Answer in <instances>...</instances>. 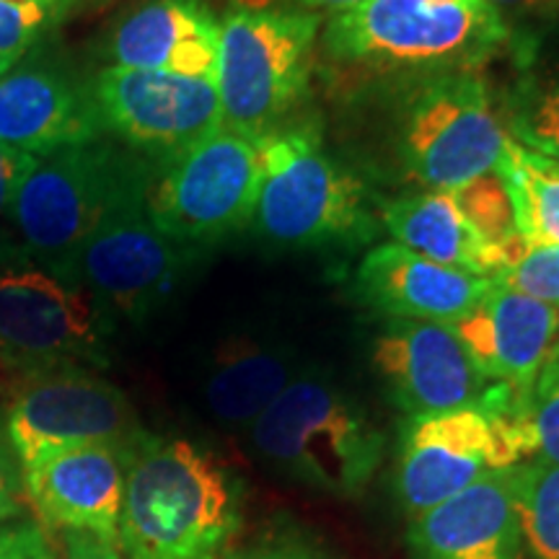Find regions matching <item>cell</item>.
Returning <instances> with one entry per match:
<instances>
[{
	"mask_svg": "<svg viewBox=\"0 0 559 559\" xmlns=\"http://www.w3.org/2000/svg\"><path fill=\"white\" fill-rule=\"evenodd\" d=\"M243 523L241 481L181 438L128 449L117 544L124 559H223Z\"/></svg>",
	"mask_w": 559,
	"mask_h": 559,
	"instance_id": "1",
	"label": "cell"
},
{
	"mask_svg": "<svg viewBox=\"0 0 559 559\" xmlns=\"http://www.w3.org/2000/svg\"><path fill=\"white\" fill-rule=\"evenodd\" d=\"M508 26L487 0H362L326 21L321 47L379 73H469L502 50Z\"/></svg>",
	"mask_w": 559,
	"mask_h": 559,
	"instance_id": "2",
	"label": "cell"
},
{
	"mask_svg": "<svg viewBox=\"0 0 559 559\" xmlns=\"http://www.w3.org/2000/svg\"><path fill=\"white\" fill-rule=\"evenodd\" d=\"M151 171L145 156L107 138L37 156L11 207L21 247L73 277L79 249L117 210L148 194Z\"/></svg>",
	"mask_w": 559,
	"mask_h": 559,
	"instance_id": "3",
	"label": "cell"
},
{
	"mask_svg": "<svg viewBox=\"0 0 559 559\" xmlns=\"http://www.w3.org/2000/svg\"><path fill=\"white\" fill-rule=\"evenodd\" d=\"M272 469L332 498H358L379 472L383 432L353 394L306 370L249 428Z\"/></svg>",
	"mask_w": 559,
	"mask_h": 559,
	"instance_id": "4",
	"label": "cell"
},
{
	"mask_svg": "<svg viewBox=\"0 0 559 559\" xmlns=\"http://www.w3.org/2000/svg\"><path fill=\"white\" fill-rule=\"evenodd\" d=\"M262 185L251 228L280 249H324L376 236L366 185L337 164L317 128L285 124L260 138Z\"/></svg>",
	"mask_w": 559,
	"mask_h": 559,
	"instance_id": "5",
	"label": "cell"
},
{
	"mask_svg": "<svg viewBox=\"0 0 559 559\" xmlns=\"http://www.w3.org/2000/svg\"><path fill=\"white\" fill-rule=\"evenodd\" d=\"M321 19L290 5L234 3L221 19L223 128L260 140L309 96Z\"/></svg>",
	"mask_w": 559,
	"mask_h": 559,
	"instance_id": "6",
	"label": "cell"
},
{
	"mask_svg": "<svg viewBox=\"0 0 559 559\" xmlns=\"http://www.w3.org/2000/svg\"><path fill=\"white\" fill-rule=\"evenodd\" d=\"M531 400L492 386L487 402L409 417L396 459V498L407 519L456 498L485 474L519 466L536 453Z\"/></svg>",
	"mask_w": 559,
	"mask_h": 559,
	"instance_id": "7",
	"label": "cell"
},
{
	"mask_svg": "<svg viewBox=\"0 0 559 559\" xmlns=\"http://www.w3.org/2000/svg\"><path fill=\"white\" fill-rule=\"evenodd\" d=\"M104 309L79 280L0 236V366L24 379L99 362Z\"/></svg>",
	"mask_w": 559,
	"mask_h": 559,
	"instance_id": "8",
	"label": "cell"
},
{
	"mask_svg": "<svg viewBox=\"0 0 559 559\" xmlns=\"http://www.w3.org/2000/svg\"><path fill=\"white\" fill-rule=\"evenodd\" d=\"M262 185L260 140L221 128L156 160L145 207L160 234L205 249L247 226Z\"/></svg>",
	"mask_w": 559,
	"mask_h": 559,
	"instance_id": "9",
	"label": "cell"
},
{
	"mask_svg": "<svg viewBox=\"0 0 559 559\" xmlns=\"http://www.w3.org/2000/svg\"><path fill=\"white\" fill-rule=\"evenodd\" d=\"M508 140L487 83L474 73L432 75L402 115V160L430 190L451 192L495 171Z\"/></svg>",
	"mask_w": 559,
	"mask_h": 559,
	"instance_id": "10",
	"label": "cell"
},
{
	"mask_svg": "<svg viewBox=\"0 0 559 559\" xmlns=\"http://www.w3.org/2000/svg\"><path fill=\"white\" fill-rule=\"evenodd\" d=\"M148 198V194H145ZM145 198L104 221L75 254L73 275L104 313L145 319L174 296L202 260L200 247L169 239L153 226Z\"/></svg>",
	"mask_w": 559,
	"mask_h": 559,
	"instance_id": "11",
	"label": "cell"
},
{
	"mask_svg": "<svg viewBox=\"0 0 559 559\" xmlns=\"http://www.w3.org/2000/svg\"><path fill=\"white\" fill-rule=\"evenodd\" d=\"M5 436L24 469L81 445L130 449L143 430L115 383L81 368H60L24 381L5 417Z\"/></svg>",
	"mask_w": 559,
	"mask_h": 559,
	"instance_id": "12",
	"label": "cell"
},
{
	"mask_svg": "<svg viewBox=\"0 0 559 559\" xmlns=\"http://www.w3.org/2000/svg\"><path fill=\"white\" fill-rule=\"evenodd\" d=\"M104 122L140 156L164 160L223 128L215 81L109 66L91 79Z\"/></svg>",
	"mask_w": 559,
	"mask_h": 559,
	"instance_id": "13",
	"label": "cell"
},
{
	"mask_svg": "<svg viewBox=\"0 0 559 559\" xmlns=\"http://www.w3.org/2000/svg\"><path fill=\"white\" fill-rule=\"evenodd\" d=\"M104 132L91 81L60 55L37 45L0 73V143L37 158L99 140Z\"/></svg>",
	"mask_w": 559,
	"mask_h": 559,
	"instance_id": "14",
	"label": "cell"
},
{
	"mask_svg": "<svg viewBox=\"0 0 559 559\" xmlns=\"http://www.w3.org/2000/svg\"><path fill=\"white\" fill-rule=\"evenodd\" d=\"M373 366L409 417L477 407L492 391L451 324L440 321L391 319L373 342Z\"/></svg>",
	"mask_w": 559,
	"mask_h": 559,
	"instance_id": "15",
	"label": "cell"
},
{
	"mask_svg": "<svg viewBox=\"0 0 559 559\" xmlns=\"http://www.w3.org/2000/svg\"><path fill=\"white\" fill-rule=\"evenodd\" d=\"M474 368L492 386L531 400L559 353V309L495 283L474 309L453 321Z\"/></svg>",
	"mask_w": 559,
	"mask_h": 559,
	"instance_id": "16",
	"label": "cell"
},
{
	"mask_svg": "<svg viewBox=\"0 0 559 559\" xmlns=\"http://www.w3.org/2000/svg\"><path fill=\"white\" fill-rule=\"evenodd\" d=\"M128 449L81 445L24 466V495L55 528L83 531L115 542L120 536Z\"/></svg>",
	"mask_w": 559,
	"mask_h": 559,
	"instance_id": "17",
	"label": "cell"
},
{
	"mask_svg": "<svg viewBox=\"0 0 559 559\" xmlns=\"http://www.w3.org/2000/svg\"><path fill=\"white\" fill-rule=\"evenodd\" d=\"M407 544L412 559H523L515 466L412 519Z\"/></svg>",
	"mask_w": 559,
	"mask_h": 559,
	"instance_id": "18",
	"label": "cell"
},
{
	"mask_svg": "<svg viewBox=\"0 0 559 559\" xmlns=\"http://www.w3.org/2000/svg\"><path fill=\"white\" fill-rule=\"evenodd\" d=\"M221 19L205 0H148L109 34L111 66L215 81Z\"/></svg>",
	"mask_w": 559,
	"mask_h": 559,
	"instance_id": "19",
	"label": "cell"
},
{
	"mask_svg": "<svg viewBox=\"0 0 559 559\" xmlns=\"http://www.w3.org/2000/svg\"><path fill=\"white\" fill-rule=\"evenodd\" d=\"M355 285L362 304L383 317L453 324L487 296L492 280L430 262L400 243H379L362 257Z\"/></svg>",
	"mask_w": 559,
	"mask_h": 559,
	"instance_id": "20",
	"label": "cell"
},
{
	"mask_svg": "<svg viewBox=\"0 0 559 559\" xmlns=\"http://www.w3.org/2000/svg\"><path fill=\"white\" fill-rule=\"evenodd\" d=\"M383 226L400 247L445 267L495 280L528 247L521 236L492 247L461 215L451 192L428 190L407 194L381 207Z\"/></svg>",
	"mask_w": 559,
	"mask_h": 559,
	"instance_id": "21",
	"label": "cell"
},
{
	"mask_svg": "<svg viewBox=\"0 0 559 559\" xmlns=\"http://www.w3.org/2000/svg\"><path fill=\"white\" fill-rule=\"evenodd\" d=\"M306 370L293 349L251 337L218 349L205 381L207 409L228 428H251L254 419Z\"/></svg>",
	"mask_w": 559,
	"mask_h": 559,
	"instance_id": "22",
	"label": "cell"
},
{
	"mask_svg": "<svg viewBox=\"0 0 559 559\" xmlns=\"http://www.w3.org/2000/svg\"><path fill=\"white\" fill-rule=\"evenodd\" d=\"M498 174L513 202L521 239L528 247H559V160L510 138Z\"/></svg>",
	"mask_w": 559,
	"mask_h": 559,
	"instance_id": "23",
	"label": "cell"
},
{
	"mask_svg": "<svg viewBox=\"0 0 559 559\" xmlns=\"http://www.w3.org/2000/svg\"><path fill=\"white\" fill-rule=\"evenodd\" d=\"M515 506L531 559H559V466L544 459L515 466Z\"/></svg>",
	"mask_w": 559,
	"mask_h": 559,
	"instance_id": "24",
	"label": "cell"
},
{
	"mask_svg": "<svg viewBox=\"0 0 559 559\" xmlns=\"http://www.w3.org/2000/svg\"><path fill=\"white\" fill-rule=\"evenodd\" d=\"M451 198L456 202L472 228L492 247L513 241L519 236L513 218V202H510L508 187L498 169L481 174V177L466 181V185L451 190Z\"/></svg>",
	"mask_w": 559,
	"mask_h": 559,
	"instance_id": "25",
	"label": "cell"
},
{
	"mask_svg": "<svg viewBox=\"0 0 559 559\" xmlns=\"http://www.w3.org/2000/svg\"><path fill=\"white\" fill-rule=\"evenodd\" d=\"M513 132L526 148L559 160V75L521 96L513 111Z\"/></svg>",
	"mask_w": 559,
	"mask_h": 559,
	"instance_id": "26",
	"label": "cell"
},
{
	"mask_svg": "<svg viewBox=\"0 0 559 559\" xmlns=\"http://www.w3.org/2000/svg\"><path fill=\"white\" fill-rule=\"evenodd\" d=\"M495 283L559 309V247H526Z\"/></svg>",
	"mask_w": 559,
	"mask_h": 559,
	"instance_id": "27",
	"label": "cell"
},
{
	"mask_svg": "<svg viewBox=\"0 0 559 559\" xmlns=\"http://www.w3.org/2000/svg\"><path fill=\"white\" fill-rule=\"evenodd\" d=\"M52 19V11L39 0H26V3L0 0V70L3 73L39 45L41 32Z\"/></svg>",
	"mask_w": 559,
	"mask_h": 559,
	"instance_id": "28",
	"label": "cell"
},
{
	"mask_svg": "<svg viewBox=\"0 0 559 559\" xmlns=\"http://www.w3.org/2000/svg\"><path fill=\"white\" fill-rule=\"evenodd\" d=\"M539 459L559 466V362L544 370L528 404Z\"/></svg>",
	"mask_w": 559,
	"mask_h": 559,
	"instance_id": "29",
	"label": "cell"
},
{
	"mask_svg": "<svg viewBox=\"0 0 559 559\" xmlns=\"http://www.w3.org/2000/svg\"><path fill=\"white\" fill-rule=\"evenodd\" d=\"M0 559H55V549L37 523L0 526Z\"/></svg>",
	"mask_w": 559,
	"mask_h": 559,
	"instance_id": "30",
	"label": "cell"
},
{
	"mask_svg": "<svg viewBox=\"0 0 559 559\" xmlns=\"http://www.w3.org/2000/svg\"><path fill=\"white\" fill-rule=\"evenodd\" d=\"M24 477H21V464L11 449V440L5 428H0V523L16 519L24 510Z\"/></svg>",
	"mask_w": 559,
	"mask_h": 559,
	"instance_id": "31",
	"label": "cell"
},
{
	"mask_svg": "<svg viewBox=\"0 0 559 559\" xmlns=\"http://www.w3.org/2000/svg\"><path fill=\"white\" fill-rule=\"evenodd\" d=\"M487 3L508 26L510 37L523 32V26L549 21L559 11V0H487Z\"/></svg>",
	"mask_w": 559,
	"mask_h": 559,
	"instance_id": "32",
	"label": "cell"
},
{
	"mask_svg": "<svg viewBox=\"0 0 559 559\" xmlns=\"http://www.w3.org/2000/svg\"><path fill=\"white\" fill-rule=\"evenodd\" d=\"M32 164L34 156H29V153L0 143V221L11 215L13 200H16L21 181L29 174Z\"/></svg>",
	"mask_w": 559,
	"mask_h": 559,
	"instance_id": "33",
	"label": "cell"
},
{
	"mask_svg": "<svg viewBox=\"0 0 559 559\" xmlns=\"http://www.w3.org/2000/svg\"><path fill=\"white\" fill-rule=\"evenodd\" d=\"M62 559H122V555L120 544L104 542L99 536L83 534V531H68Z\"/></svg>",
	"mask_w": 559,
	"mask_h": 559,
	"instance_id": "34",
	"label": "cell"
},
{
	"mask_svg": "<svg viewBox=\"0 0 559 559\" xmlns=\"http://www.w3.org/2000/svg\"><path fill=\"white\" fill-rule=\"evenodd\" d=\"M223 559H324L304 544H270V547L228 551Z\"/></svg>",
	"mask_w": 559,
	"mask_h": 559,
	"instance_id": "35",
	"label": "cell"
},
{
	"mask_svg": "<svg viewBox=\"0 0 559 559\" xmlns=\"http://www.w3.org/2000/svg\"><path fill=\"white\" fill-rule=\"evenodd\" d=\"M298 3H304L306 11L342 13V11H347V9H355V5H360L362 0H298Z\"/></svg>",
	"mask_w": 559,
	"mask_h": 559,
	"instance_id": "36",
	"label": "cell"
},
{
	"mask_svg": "<svg viewBox=\"0 0 559 559\" xmlns=\"http://www.w3.org/2000/svg\"><path fill=\"white\" fill-rule=\"evenodd\" d=\"M75 3H79V0H58V3H55V13L62 16V13H66L68 9H73Z\"/></svg>",
	"mask_w": 559,
	"mask_h": 559,
	"instance_id": "37",
	"label": "cell"
},
{
	"mask_svg": "<svg viewBox=\"0 0 559 559\" xmlns=\"http://www.w3.org/2000/svg\"><path fill=\"white\" fill-rule=\"evenodd\" d=\"M55 3H58V0H55ZM55 19H58V13H55Z\"/></svg>",
	"mask_w": 559,
	"mask_h": 559,
	"instance_id": "38",
	"label": "cell"
},
{
	"mask_svg": "<svg viewBox=\"0 0 559 559\" xmlns=\"http://www.w3.org/2000/svg\"><path fill=\"white\" fill-rule=\"evenodd\" d=\"M0 73H3V70H0Z\"/></svg>",
	"mask_w": 559,
	"mask_h": 559,
	"instance_id": "39",
	"label": "cell"
}]
</instances>
